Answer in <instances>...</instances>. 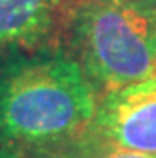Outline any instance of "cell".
Instances as JSON below:
<instances>
[{
    "mask_svg": "<svg viewBox=\"0 0 156 158\" xmlns=\"http://www.w3.org/2000/svg\"><path fill=\"white\" fill-rule=\"evenodd\" d=\"M96 107V90L75 58H0V147L19 158L83 139Z\"/></svg>",
    "mask_w": 156,
    "mask_h": 158,
    "instance_id": "cell-1",
    "label": "cell"
},
{
    "mask_svg": "<svg viewBox=\"0 0 156 158\" xmlns=\"http://www.w3.org/2000/svg\"><path fill=\"white\" fill-rule=\"evenodd\" d=\"M79 62L102 94L156 77V13L128 0H96L73 13Z\"/></svg>",
    "mask_w": 156,
    "mask_h": 158,
    "instance_id": "cell-2",
    "label": "cell"
},
{
    "mask_svg": "<svg viewBox=\"0 0 156 158\" xmlns=\"http://www.w3.org/2000/svg\"><path fill=\"white\" fill-rule=\"evenodd\" d=\"M90 130L111 147L156 154V77L104 94Z\"/></svg>",
    "mask_w": 156,
    "mask_h": 158,
    "instance_id": "cell-3",
    "label": "cell"
},
{
    "mask_svg": "<svg viewBox=\"0 0 156 158\" xmlns=\"http://www.w3.org/2000/svg\"><path fill=\"white\" fill-rule=\"evenodd\" d=\"M68 13L66 0H0V53L40 47Z\"/></svg>",
    "mask_w": 156,
    "mask_h": 158,
    "instance_id": "cell-4",
    "label": "cell"
},
{
    "mask_svg": "<svg viewBox=\"0 0 156 158\" xmlns=\"http://www.w3.org/2000/svg\"><path fill=\"white\" fill-rule=\"evenodd\" d=\"M98 158H156V154L138 152V151H128V149H119V147H111V149L104 151Z\"/></svg>",
    "mask_w": 156,
    "mask_h": 158,
    "instance_id": "cell-5",
    "label": "cell"
},
{
    "mask_svg": "<svg viewBox=\"0 0 156 158\" xmlns=\"http://www.w3.org/2000/svg\"><path fill=\"white\" fill-rule=\"evenodd\" d=\"M128 2L139 6V8L147 10V11H154L156 13V0H128Z\"/></svg>",
    "mask_w": 156,
    "mask_h": 158,
    "instance_id": "cell-6",
    "label": "cell"
},
{
    "mask_svg": "<svg viewBox=\"0 0 156 158\" xmlns=\"http://www.w3.org/2000/svg\"><path fill=\"white\" fill-rule=\"evenodd\" d=\"M90 2H96V0H66V4H68L72 15H73L77 10H79L81 6H87V4H90Z\"/></svg>",
    "mask_w": 156,
    "mask_h": 158,
    "instance_id": "cell-7",
    "label": "cell"
},
{
    "mask_svg": "<svg viewBox=\"0 0 156 158\" xmlns=\"http://www.w3.org/2000/svg\"><path fill=\"white\" fill-rule=\"evenodd\" d=\"M0 158H19V156H17V154H13L11 151H6V149L0 147Z\"/></svg>",
    "mask_w": 156,
    "mask_h": 158,
    "instance_id": "cell-8",
    "label": "cell"
}]
</instances>
